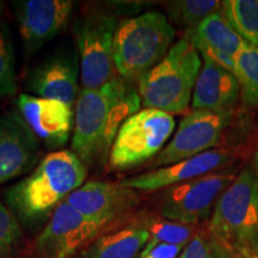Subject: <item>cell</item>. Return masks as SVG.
I'll return each mask as SVG.
<instances>
[{"label": "cell", "instance_id": "obj_1", "mask_svg": "<svg viewBox=\"0 0 258 258\" xmlns=\"http://www.w3.org/2000/svg\"><path fill=\"white\" fill-rule=\"evenodd\" d=\"M141 105L139 91L120 76L99 89L80 90L74 110L72 152L85 166L104 163L122 123Z\"/></svg>", "mask_w": 258, "mask_h": 258}, {"label": "cell", "instance_id": "obj_2", "mask_svg": "<svg viewBox=\"0 0 258 258\" xmlns=\"http://www.w3.org/2000/svg\"><path fill=\"white\" fill-rule=\"evenodd\" d=\"M88 176L85 164L72 151L47 154L30 175L6 191V201L15 217L34 224L51 212L83 185Z\"/></svg>", "mask_w": 258, "mask_h": 258}, {"label": "cell", "instance_id": "obj_3", "mask_svg": "<svg viewBox=\"0 0 258 258\" xmlns=\"http://www.w3.org/2000/svg\"><path fill=\"white\" fill-rule=\"evenodd\" d=\"M212 247L220 258H233L258 238V175L246 166L222 192L209 221Z\"/></svg>", "mask_w": 258, "mask_h": 258}, {"label": "cell", "instance_id": "obj_4", "mask_svg": "<svg viewBox=\"0 0 258 258\" xmlns=\"http://www.w3.org/2000/svg\"><path fill=\"white\" fill-rule=\"evenodd\" d=\"M202 69L199 50L188 35L173 44L157 66L139 79V96L145 109L170 115L189 108Z\"/></svg>", "mask_w": 258, "mask_h": 258}, {"label": "cell", "instance_id": "obj_5", "mask_svg": "<svg viewBox=\"0 0 258 258\" xmlns=\"http://www.w3.org/2000/svg\"><path fill=\"white\" fill-rule=\"evenodd\" d=\"M175 35L166 16L158 11L122 21L114 41L116 72L128 82L139 80L164 59Z\"/></svg>", "mask_w": 258, "mask_h": 258}, {"label": "cell", "instance_id": "obj_6", "mask_svg": "<svg viewBox=\"0 0 258 258\" xmlns=\"http://www.w3.org/2000/svg\"><path fill=\"white\" fill-rule=\"evenodd\" d=\"M117 27L115 16L104 12H91L74 23L84 90L102 88L116 77L114 41Z\"/></svg>", "mask_w": 258, "mask_h": 258}, {"label": "cell", "instance_id": "obj_7", "mask_svg": "<svg viewBox=\"0 0 258 258\" xmlns=\"http://www.w3.org/2000/svg\"><path fill=\"white\" fill-rule=\"evenodd\" d=\"M175 125L173 115L156 109H144L129 116L118 129L111 146L110 167L127 170L157 157Z\"/></svg>", "mask_w": 258, "mask_h": 258}, {"label": "cell", "instance_id": "obj_8", "mask_svg": "<svg viewBox=\"0 0 258 258\" xmlns=\"http://www.w3.org/2000/svg\"><path fill=\"white\" fill-rule=\"evenodd\" d=\"M235 177L232 172H213L170 186L160 199L161 217L189 226L205 220Z\"/></svg>", "mask_w": 258, "mask_h": 258}, {"label": "cell", "instance_id": "obj_9", "mask_svg": "<svg viewBox=\"0 0 258 258\" xmlns=\"http://www.w3.org/2000/svg\"><path fill=\"white\" fill-rule=\"evenodd\" d=\"M231 118V110L189 112L180 121L175 137L154 158L153 166H169L211 151L220 143Z\"/></svg>", "mask_w": 258, "mask_h": 258}, {"label": "cell", "instance_id": "obj_10", "mask_svg": "<svg viewBox=\"0 0 258 258\" xmlns=\"http://www.w3.org/2000/svg\"><path fill=\"white\" fill-rule=\"evenodd\" d=\"M101 228L63 202L37 237L36 249L43 258H71L91 241Z\"/></svg>", "mask_w": 258, "mask_h": 258}, {"label": "cell", "instance_id": "obj_11", "mask_svg": "<svg viewBox=\"0 0 258 258\" xmlns=\"http://www.w3.org/2000/svg\"><path fill=\"white\" fill-rule=\"evenodd\" d=\"M64 202L103 227L131 212L139 199L135 190L118 183L91 180L71 194Z\"/></svg>", "mask_w": 258, "mask_h": 258}, {"label": "cell", "instance_id": "obj_12", "mask_svg": "<svg viewBox=\"0 0 258 258\" xmlns=\"http://www.w3.org/2000/svg\"><path fill=\"white\" fill-rule=\"evenodd\" d=\"M19 32L28 53L53 40L71 17L70 0H23L15 3Z\"/></svg>", "mask_w": 258, "mask_h": 258}, {"label": "cell", "instance_id": "obj_13", "mask_svg": "<svg viewBox=\"0 0 258 258\" xmlns=\"http://www.w3.org/2000/svg\"><path fill=\"white\" fill-rule=\"evenodd\" d=\"M38 156L36 135L22 116H0V184L30 171Z\"/></svg>", "mask_w": 258, "mask_h": 258}, {"label": "cell", "instance_id": "obj_14", "mask_svg": "<svg viewBox=\"0 0 258 258\" xmlns=\"http://www.w3.org/2000/svg\"><path fill=\"white\" fill-rule=\"evenodd\" d=\"M17 105L28 127L47 146L59 148L67 143L74 124L72 105L27 93L18 97Z\"/></svg>", "mask_w": 258, "mask_h": 258}, {"label": "cell", "instance_id": "obj_15", "mask_svg": "<svg viewBox=\"0 0 258 258\" xmlns=\"http://www.w3.org/2000/svg\"><path fill=\"white\" fill-rule=\"evenodd\" d=\"M230 153L225 150H211L172 165L159 167L150 172L118 180V184L140 191H156L163 188L180 184L188 180L213 173L230 160Z\"/></svg>", "mask_w": 258, "mask_h": 258}, {"label": "cell", "instance_id": "obj_16", "mask_svg": "<svg viewBox=\"0 0 258 258\" xmlns=\"http://www.w3.org/2000/svg\"><path fill=\"white\" fill-rule=\"evenodd\" d=\"M200 55L214 61L224 69L234 72V57L245 46V42L221 12L213 14L192 30H188Z\"/></svg>", "mask_w": 258, "mask_h": 258}, {"label": "cell", "instance_id": "obj_17", "mask_svg": "<svg viewBox=\"0 0 258 258\" xmlns=\"http://www.w3.org/2000/svg\"><path fill=\"white\" fill-rule=\"evenodd\" d=\"M203 59L201 72L192 92L194 110H231L240 95L239 83L233 72L209 59Z\"/></svg>", "mask_w": 258, "mask_h": 258}, {"label": "cell", "instance_id": "obj_18", "mask_svg": "<svg viewBox=\"0 0 258 258\" xmlns=\"http://www.w3.org/2000/svg\"><path fill=\"white\" fill-rule=\"evenodd\" d=\"M29 89L37 97L73 105L79 95L76 60L55 56L41 63L29 78Z\"/></svg>", "mask_w": 258, "mask_h": 258}, {"label": "cell", "instance_id": "obj_19", "mask_svg": "<svg viewBox=\"0 0 258 258\" xmlns=\"http://www.w3.org/2000/svg\"><path fill=\"white\" fill-rule=\"evenodd\" d=\"M148 240L150 232L146 226L134 225L121 228L93 241L84 258H137Z\"/></svg>", "mask_w": 258, "mask_h": 258}, {"label": "cell", "instance_id": "obj_20", "mask_svg": "<svg viewBox=\"0 0 258 258\" xmlns=\"http://www.w3.org/2000/svg\"><path fill=\"white\" fill-rule=\"evenodd\" d=\"M221 14L247 44L258 48V0H225Z\"/></svg>", "mask_w": 258, "mask_h": 258}, {"label": "cell", "instance_id": "obj_21", "mask_svg": "<svg viewBox=\"0 0 258 258\" xmlns=\"http://www.w3.org/2000/svg\"><path fill=\"white\" fill-rule=\"evenodd\" d=\"M234 76L240 88L241 102L258 108V48L245 43L234 57Z\"/></svg>", "mask_w": 258, "mask_h": 258}, {"label": "cell", "instance_id": "obj_22", "mask_svg": "<svg viewBox=\"0 0 258 258\" xmlns=\"http://www.w3.org/2000/svg\"><path fill=\"white\" fill-rule=\"evenodd\" d=\"M170 18L180 27L192 30L213 14L221 12L218 0H176L166 4Z\"/></svg>", "mask_w": 258, "mask_h": 258}, {"label": "cell", "instance_id": "obj_23", "mask_svg": "<svg viewBox=\"0 0 258 258\" xmlns=\"http://www.w3.org/2000/svg\"><path fill=\"white\" fill-rule=\"evenodd\" d=\"M147 228L150 232V240L146 246H152L157 244L184 246L186 243L191 240L194 232L191 226L170 220L151 221Z\"/></svg>", "mask_w": 258, "mask_h": 258}, {"label": "cell", "instance_id": "obj_24", "mask_svg": "<svg viewBox=\"0 0 258 258\" xmlns=\"http://www.w3.org/2000/svg\"><path fill=\"white\" fill-rule=\"evenodd\" d=\"M17 91L14 47L9 29L0 25V96H11Z\"/></svg>", "mask_w": 258, "mask_h": 258}, {"label": "cell", "instance_id": "obj_25", "mask_svg": "<svg viewBox=\"0 0 258 258\" xmlns=\"http://www.w3.org/2000/svg\"><path fill=\"white\" fill-rule=\"evenodd\" d=\"M21 226L11 209L0 201V258H12L21 244Z\"/></svg>", "mask_w": 258, "mask_h": 258}, {"label": "cell", "instance_id": "obj_26", "mask_svg": "<svg viewBox=\"0 0 258 258\" xmlns=\"http://www.w3.org/2000/svg\"><path fill=\"white\" fill-rule=\"evenodd\" d=\"M179 258H214V251L205 237L196 234L186 245Z\"/></svg>", "mask_w": 258, "mask_h": 258}, {"label": "cell", "instance_id": "obj_27", "mask_svg": "<svg viewBox=\"0 0 258 258\" xmlns=\"http://www.w3.org/2000/svg\"><path fill=\"white\" fill-rule=\"evenodd\" d=\"M183 246L170 244H157L152 246H145L140 258H176Z\"/></svg>", "mask_w": 258, "mask_h": 258}, {"label": "cell", "instance_id": "obj_28", "mask_svg": "<svg viewBox=\"0 0 258 258\" xmlns=\"http://www.w3.org/2000/svg\"><path fill=\"white\" fill-rule=\"evenodd\" d=\"M233 258H258V238L250 245L238 251Z\"/></svg>", "mask_w": 258, "mask_h": 258}, {"label": "cell", "instance_id": "obj_29", "mask_svg": "<svg viewBox=\"0 0 258 258\" xmlns=\"http://www.w3.org/2000/svg\"><path fill=\"white\" fill-rule=\"evenodd\" d=\"M254 161H256V167H257V173H258V148L256 152V157H254Z\"/></svg>", "mask_w": 258, "mask_h": 258}, {"label": "cell", "instance_id": "obj_30", "mask_svg": "<svg viewBox=\"0 0 258 258\" xmlns=\"http://www.w3.org/2000/svg\"><path fill=\"white\" fill-rule=\"evenodd\" d=\"M3 8H4V4H3V2H0V15L3 12Z\"/></svg>", "mask_w": 258, "mask_h": 258}]
</instances>
